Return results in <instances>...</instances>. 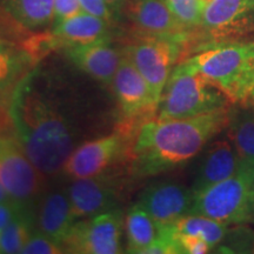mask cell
Segmentation results:
<instances>
[{
	"mask_svg": "<svg viewBox=\"0 0 254 254\" xmlns=\"http://www.w3.org/2000/svg\"><path fill=\"white\" fill-rule=\"evenodd\" d=\"M31 72L15 86L9 118L15 138L43 176H56L75 148L77 128L63 103Z\"/></svg>",
	"mask_w": 254,
	"mask_h": 254,
	"instance_id": "obj_1",
	"label": "cell"
},
{
	"mask_svg": "<svg viewBox=\"0 0 254 254\" xmlns=\"http://www.w3.org/2000/svg\"><path fill=\"white\" fill-rule=\"evenodd\" d=\"M232 110L185 119L146 120L132 146V176L148 178L186 164L228 127Z\"/></svg>",
	"mask_w": 254,
	"mask_h": 254,
	"instance_id": "obj_2",
	"label": "cell"
},
{
	"mask_svg": "<svg viewBox=\"0 0 254 254\" xmlns=\"http://www.w3.org/2000/svg\"><path fill=\"white\" fill-rule=\"evenodd\" d=\"M233 104L224 91L202 73L183 62L171 73L158 103V119H185Z\"/></svg>",
	"mask_w": 254,
	"mask_h": 254,
	"instance_id": "obj_3",
	"label": "cell"
},
{
	"mask_svg": "<svg viewBox=\"0 0 254 254\" xmlns=\"http://www.w3.org/2000/svg\"><path fill=\"white\" fill-rule=\"evenodd\" d=\"M185 63L214 82L232 103L245 104L254 65V41L219 44Z\"/></svg>",
	"mask_w": 254,
	"mask_h": 254,
	"instance_id": "obj_4",
	"label": "cell"
},
{
	"mask_svg": "<svg viewBox=\"0 0 254 254\" xmlns=\"http://www.w3.org/2000/svg\"><path fill=\"white\" fill-rule=\"evenodd\" d=\"M254 173H237L195 193L190 214H199L222 224H254Z\"/></svg>",
	"mask_w": 254,
	"mask_h": 254,
	"instance_id": "obj_5",
	"label": "cell"
},
{
	"mask_svg": "<svg viewBox=\"0 0 254 254\" xmlns=\"http://www.w3.org/2000/svg\"><path fill=\"white\" fill-rule=\"evenodd\" d=\"M183 43L184 40L174 38L142 36L123 51L147 81L158 103L182 55Z\"/></svg>",
	"mask_w": 254,
	"mask_h": 254,
	"instance_id": "obj_6",
	"label": "cell"
},
{
	"mask_svg": "<svg viewBox=\"0 0 254 254\" xmlns=\"http://www.w3.org/2000/svg\"><path fill=\"white\" fill-rule=\"evenodd\" d=\"M0 183L14 202L26 208L41 190L43 173L17 138H0Z\"/></svg>",
	"mask_w": 254,
	"mask_h": 254,
	"instance_id": "obj_7",
	"label": "cell"
},
{
	"mask_svg": "<svg viewBox=\"0 0 254 254\" xmlns=\"http://www.w3.org/2000/svg\"><path fill=\"white\" fill-rule=\"evenodd\" d=\"M122 215L117 211H107L86 220L77 221L64 241V250L69 253L116 254L120 250Z\"/></svg>",
	"mask_w": 254,
	"mask_h": 254,
	"instance_id": "obj_8",
	"label": "cell"
},
{
	"mask_svg": "<svg viewBox=\"0 0 254 254\" xmlns=\"http://www.w3.org/2000/svg\"><path fill=\"white\" fill-rule=\"evenodd\" d=\"M125 145V135L122 132L85 142L73 150L62 172L72 179L101 174L120 157Z\"/></svg>",
	"mask_w": 254,
	"mask_h": 254,
	"instance_id": "obj_9",
	"label": "cell"
},
{
	"mask_svg": "<svg viewBox=\"0 0 254 254\" xmlns=\"http://www.w3.org/2000/svg\"><path fill=\"white\" fill-rule=\"evenodd\" d=\"M193 198L192 189L165 180L148 186L141 193L138 204L147 211L159 226H167L190 214Z\"/></svg>",
	"mask_w": 254,
	"mask_h": 254,
	"instance_id": "obj_10",
	"label": "cell"
},
{
	"mask_svg": "<svg viewBox=\"0 0 254 254\" xmlns=\"http://www.w3.org/2000/svg\"><path fill=\"white\" fill-rule=\"evenodd\" d=\"M112 85L126 118H135L142 114L145 116L158 110V101L147 81L124 53Z\"/></svg>",
	"mask_w": 254,
	"mask_h": 254,
	"instance_id": "obj_11",
	"label": "cell"
},
{
	"mask_svg": "<svg viewBox=\"0 0 254 254\" xmlns=\"http://www.w3.org/2000/svg\"><path fill=\"white\" fill-rule=\"evenodd\" d=\"M66 193L77 220L111 211L117 198L116 184L105 174L74 179Z\"/></svg>",
	"mask_w": 254,
	"mask_h": 254,
	"instance_id": "obj_12",
	"label": "cell"
},
{
	"mask_svg": "<svg viewBox=\"0 0 254 254\" xmlns=\"http://www.w3.org/2000/svg\"><path fill=\"white\" fill-rule=\"evenodd\" d=\"M127 15L145 37L174 38L185 41L187 30L164 0H128Z\"/></svg>",
	"mask_w": 254,
	"mask_h": 254,
	"instance_id": "obj_13",
	"label": "cell"
},
{
	"mask_svg": "<svg viewBox=\"0 0 254 254\" xmlns=\"http://www.w3.org/2000/svg\"><path fill=\"white\" fill-rule=\"evenodd\" d=\"M66 55L78 68L106 85H112L123 59V52L110 45L109 41L67 46Z\"/></svg>",
	"mask_w": 254,
	"mask_h": 254,
	"instance_id": "obj_14",
	"label": "cell"
},
{
	"mask_svg": "<svg viewBox=\"0 0 254 254\" xmlns=\"http://www.w3.org/2000/svg\"><path fill=\"white\" fill-rule=\"evenodd\" d=\"M239 161L230 139H221L209 145L199 165L192 190L193 194L227 179L237 173Z\"/></svg>",
	"mask_w": 254,
	"mask_h": 254,
	"instance_id": "obj_15",
	"label": "cell"
},
{
	"mask_svg": "<svg viewBox=\"0 0 254 254\" xmlns=\"http://www.w3.org/2000/svg\"><path fill=\"white\" fill-rule=\"evenodd\" d=\"M77 221L67 193L56 190L41 200L37 215L38 231L40 233L63 245Z\"/></svg>",
	"mask_w": 254,
	"mask_h": 254,
	"instance_id": "obj_16",
	"label": "cell"
},
{
	"mask_svg": "<svg viewBox=\"0 0 254 254\" xmlns=\"http://www.w3.org/2000/svg\"><path fill=\"white\" fill-rule=\"evenodd\" d=\"M110 21L86 12L53 25L52 36L56 43L66 47L110 40Z\"/></svg>",
	"mask_w": 254,
	"mask_h": 254,
	"instance_id": "obj_17",
	"label": "cell"
},
{
	"mask_svg": "<svg viewBox=\"0 0 254 254\" xmlns=\"http://www.w3.org/2000/svg\"><path fill=\"white\" fill-rule=\"evenodd\" d=\"M253 13L254 0H211L202 9L200 26L214 34L225 33Z\"/></svg>",
	"mask_w": 254,
	"mask_h": 254,
	"instance_id": "obj_18",
	"label": "cell"
},
{
	"mask_svg": "<svg viewBox=\"0 0 254 254\" xmlns=\"http://www.w3.org/2000/svg\"><path fill=\"white\" fill-rule=\"evenodd\" d=\"M228 139L239 161V168L254 173V106L232 111Z\"/></svg>",
	"mask_w": 254,
	"mask_h": 254,
	"instance_id": "obj_19",
	"label": "cell"
},
{
	"mask_svg": "<svg viewBox=\"0 0 254 254\" xmlns=\"http://www.w3.org/2000/svg\"><path fill=\"white\" fill-rule=\"evenodd\" d=\"M125 228L129 253L144 254L157 240L160 226L140 204H135L127 213Z\"/></svg>",
	"mask_w": 254,
	"mask_h": 254,
	"instance_id": "obj_20",
	"label": "cell"
},
{
	"mask_svg": "<svg viewBox=\"0 0 254 254\" xmlns=\"http://www.w3.org/2000/svg\"><path fill=\"white\" fill-rule=\"evenodd\" d=\"M56 0H7L6 7L21 26L28 30L46 27L55 20Z\"/></svg>",
	"mask_w": 254,
	"mask_h": 254,
	"instance_id": "obj_21",
	"label": "cell"
},
{
	"mask_svg": "<svg viewBox=\"0 0 254 254\" xmlns=\"http://www.w3.org/2000/svg\"><path fill=\"white\" fill-rule=\"evenodd\" d=\"M173 230L180 234L201 238L213 250L227 237L228 225L199 214H187L172 224Z\"/></svg>",
	"mask_w": 254,
	"mask_h": 254,
	"instance_id": "obj_22",
	"label": "cell"
},
{
	"mask_svg": "<svg viewBox=\"0 0 254 254\" xmlns=\"http://www.w3.org/2000/svg\"><path fill=\"white\" fill-rule=\"evenodd\" d=\"M32 233L33 218L28 209H25L0 232V253H20Z\"/></svg>",
	"mask_w": 254,
	"mask_h": 254,
	"instance_id": "obj_23",
	"label": "cell"
},
{
	"mask_svg": "<svg viewBox=\"0 0 254 254\" xmlns=\"http://www.w3.org/2000/svg\"><path fill=\"white\" fill-rule=\"evenodd\" d=\"M26 64V53L0 38V90L9 86L21 74Z\"/></svg>",
	"mask_w": 254,
	"mask_h": 254,
	"instance_id": "obj_24",
	"label": "cell"
},
{
	"mask_svg": "<svg viewBox=\"0 0 254 254\" xmlns=\"http://www.w3.org/2000/svg\"><path fill=\"white\" fill-rule=\"evenodd\" d=\"M174 17L187 31L201 25L202 7L200 0H164Z\"/></svg>",
	"mask_w": 254,
	"mask_h": 254,
	"instance_id": "obj_25",
	"label": "cell"
},
{
	"mask_svg": "<svg viewBox=\"0 0 254 254\" xmlns=\"http://www.w3.org/2000/svg\"><path fill=\"white\" fill-rule=\"evenodd\" d=\"M65 252L62 244L57 243L50 237L40 233L39 231L33 232L30 239L21 250V254H60Z\"/></svg>",
	"mask_w": 254,
	"mask_h": 254,
	"instance_id": "obj_26",
	"label": "cell"
},
{
	"mask_svg": "<svg viewBox=\"0 0 254 254\" xmlns=\"http://www.w3.org/2000/svg\"><path fill=\"white\" fill-rule=\"evenodd\" d=\"M82 11L79 0H56L55 1V20L53 25L80 13Z\"/></svg>",
	"mask_w": 254,
	"mask_h": 254,
	"instance_id": "obj_27",
	"label": "cell"
},
{
	"mask_svg": "<svg viewBox=\"0 0 254 254\" xmlns=\"http://www.w3.org/2000/svg\"><path fill=\"white\" fill-rule=\"evenodd\" d=\"M79 4H80L82 12L103 18L110 23L113 20V12L109 8L104 0H79Z\"/></svg>",
	"mask_w": 254,
	"mask_h": 254,
	"instance_id": "obj_28",
	"label": "cell"
},
{
	"mask_svg": "<svg viewBox=\"0 0 254 254\" xmlns=\"http://www.w3.org/2000/svg\"><path fill=\"white\" fill-rule=\"evenodd\" d=\"M27 209L24 206L17 202H7V204H0V232L7 226L15 217H18L21 212Z\"/></svg>",
	"mask_w": 254,
	"mask_h": 254,
	"instance_id": "obj_29",
	"label": "cell"
},
{
	"mask_svg": "<svg viewBox=\"0 0 254 254\" xmlns=\"http://www.w3.org/2000/svg\"><path fill=\"white\" fill-rule=\"evenodd\" d=\"M104 1L106 2L109 8L113 12V14L116 15L118 12L123 11L126 7V4L128 0H104Z\"/></svg>",
	"mask_w": 254,
	"mask_h": 254,
	"instance_id": "obj_30",
	"label": "cell"
},
{
	"mask_svg": "<svg viewBox=\"0 0 254 254\" xmlns=\"http://www.w3.org/2000/svg\"><path fill=\"white\" fill-rule=\"evenodd\" d=\"M244 105H246V106H254V65H253L252 77H251V81H250L249 92H247L246 101Z\"/></svg>",
	"mask_w": 254,
	"mask_h": 254,
	"instance_id": "obj_31",
	"label": "cell"
},
{
	"mask_svg": "<svg viewBox=\"0 0 254 254\" xmlns=\"http://www.w3.org/2000/svg\"><path fill=\"white\" fill-rule=\"evenodd\" d=\"M7 202H14V201L12 200L11 196H9L7 190H5V187L1 185V183H0V204H7Z\"/></svg>",
	"mask_w": 254,
	"mask_h": 254,
	"instance_id": "obj_32",
	"label": "cell"
},
{
	"mask_svg": "<svg viewBox=\"0 0 254 254\" xmlns=\"http://www.w3.org/2000/svg\"><path fill=\"white\" fill-rule=\"evenodd\" d=\"M209 1H211V0H200V2H201L202 7H204V6H205V5H207Z\"/></svg>",
	"mask_w": 254,
	"mask_h": 254,
	"instance_id": "obj_33",
	"label": "cell"
},
{
	"mask_svg": "<svg viewBox=\"0 0 254 254\" xmlns=\"http://www.w3.org/2000/svg\"><path fill=\"white\" fill-rule=\"evenodd\" d=\"M251 253H254V233H253V241H252V249H251Z\"/></svg>",
	"mask_w": 254,
	"mask_h": 254,
	"instance_id": "obj_34",
	"label": "cell"
},
{
	"mask_svg": "<svg viewBox=\"0 0 254 254\" xmlns=\"http://www.w3.org/2000/svg\"><path fill=\"white\" fill-rule=\"evenodd\" d=\"M253 186H254V184H253Z\"/></svg>",
	"mask_w": 254,
	"mask_h": 254,
	"instance_id": "obj_35",
	"label": "cell"
}]
</instances>
